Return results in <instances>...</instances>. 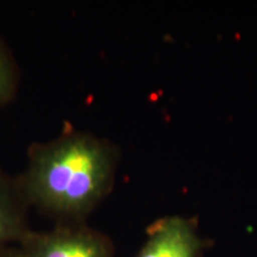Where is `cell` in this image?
Masks as SVG:
<instances>
[{
    "label": "cell",
    "mask_w": 257,
    "mask_h": 257,
    "mask_svg": "<svg viewBox=\"0 0 257 257\" xmlns=\"http://www.w3.org/2000/svg\"><path fill=\"white\" fill-rule=\"evenodd\" d=\"M117 163V149L108 141L83 131H64L31 147L19 180L30 207L57 224H80L110 192Z\"/></svg>",
    "instance_id": "1"
},
{
    "label": "cell",
    "mask_w": 257,
    "mask_h": 257,
    "mask_svg": "<svg viewBox=\"0 0 257 257\" xmlns=\"http://www.w3.org/2000/svg\"><path fill=\"white\" fill-rule=\"evenodd\" d=\"M22 257H114L112 240L85 223L31 230L18 244Z\"/></svg>",
    "instance_id": "2"
},
{
    "label": "cell",
    "mask_w": 257,
    "mask_h": 257,
    "mask_svg": "<svg viewBox=\"0 0 257 257\" xmlns=\"http://www.w3.org/2000/svg\"><path fill=\"white\" fill-rule=\"evenodd\" d=\"M205 243L188 218L168 216L156 220L135 257H200Z\"/></svg>",
    "instance_id": "3"
},
{
    "label": "cell",
    "mask_w": 257,
    "mask_h": 257,
    "mask_svg": "<svg viewBox=\"0 0 257 257\" xmlns=\"http://www.w3.org/2000/svg\"><path fill=\"white\" fill-rule=\"evenodd\" d=\"M29 208L19 178L0 170V246L18 245L32 230Z\"/></svg>",
    "instance_id": "4"
},
{
    "label": "cell",
    "mask_w": 257,
    "mask_h": 257,
    "mask_svg": "<svg viewBox=\"0 0 257 257\" xmlns=\"http://www.w3.org/2000/svg\"><path fill=\"white\" fill-rule=\"evenodd\" d=\"M18 87L17 67L4 43L0 42V106L14 99Z\"/></svg>",
    "instance_id": "5"
},
{
    "label": "cell",
    "mask_w": 257,
    "mask_h": 257,
    "mask_svg": "<svg viewBox=\"0 0 257 257\" xmlns=\"http://www.w3.org/2000/svg\"><path fill=\"white\" fill-rule=\"evenodd\" d=\"M0 257H22L18 245L0 246Z\"/></svg>",
    "instance_id": "6"
}]
</instances>
